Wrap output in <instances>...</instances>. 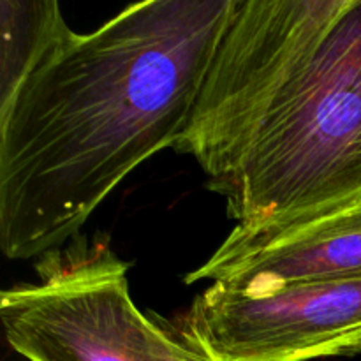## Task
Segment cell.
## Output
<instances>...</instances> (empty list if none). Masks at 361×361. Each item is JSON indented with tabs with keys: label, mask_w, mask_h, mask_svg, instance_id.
Instances as JSON below:
<instances>
[{
	"label": "cell",
	"mask_w": 361,
	"mask_h": 361,
	"mask_svg": "<svg viewBox=\"0 0 361 361\" xmlns=\"http://www.w3.org/2000/svg\"><path fill=\"white\" fill-rule=\"evenodd\" d=\"M240 0H137L71 32L0 108V249L44 256L175 147Z\"/></svg>",
	"instance_id": "obj_1"
},
{
	"label": "cell",
	"mask_w": 361,
	"mask_h": 361,
	"mask_svg": "<svg viewBox=\"0 0 361 361\" xmlns=\"http://www.w3.org/2000/svg\"><path fill=\"white\" fill-rule=\"evenodd\" d=\"M222 197L235 229L281 228L361 194V0L277 95Z\"/></svg>",
	"instance_id": "obj_2"
},
{
	"label": "cell",
	"mask_w": 361,
	"mask_h": 361,
	"mask_svg": "<svg viewBox=\"0 0 361 361\" xmlns=\"http://www.w3.org/2000/svg\"><path fill=\"white\" fill-rule=\"evenodd\" d=\"M355 0H240L175 150L196 159L212 190L238 168L277 95L309 66Z\"/></svg>",
	"instance_id": "obj_3"
},
{
	"label": "cell",
	"mask_w": 361,
	"mask_h": 361,
	"mask_svg": "<svg viewBox=\"0 0 361 361\" xmlns=\"http://www.w3.org/2000/svg\"><path fill=\"white\" fill-rule=\"evenodd\" d=\"M41 282L2 291L0 319L28 361H155L152 321L129 291V267L108 238L51 250Z\"/></svg>",
	"instance_id": "obj_4"
},
{
	"label": "cell",
	"mask_w": 361,
	"mask_h": 361,
	"mask_svg": "<svg viewBox=\"0 0 361 361\" xmlns=\"http://www.w3.org/2000/svg\"><path fill=\"white\" fill-rule=\"evenodd\" d=\"M183 326L221 361L361 355V277L309 279L264 293L212 282Z\"/></svg>",
	"instance_id": "obj_5"
},
{
	"label": "cell",
	"mask_w": 361,
	"mask_h": 361,
	"mask_svg": "<svg viewBox=\"0 0 361 361\" xmlns=\"http://www.w3.org/2000/svg\"><path fill=\"white\" fill-rule=\"evenodd\" d=\"M361 277V194L281 228H233L217 250L185 277L264 293L309 279Z\"/></svg>",
	"instance_id": "obj_6"
},
{
	"label": "cell",
	"mask_w": 361,
	"mask_h": 361,
	"mask_svg": "<svg viewBox=\"0 0 361 361\" xmlns=\"http://www.w3.org/2000/svg\"><path fill=\"white\" fill-rule=\"evenodd\" d=\"M71 32L60 0H0V108Z\"/></svg>",
	"instance_id": "obj_7"
},
{
	"label": "cell",
	"mask_w": 361,
	"mask_h": 361,
	"mask_svg": "<svg viewBox=\"0 0 361 361\" xmlns=\"http://www.w3.org/2000/svg\"><path fill=\"white\" fill-rule=\"evenodd\" d=\"M152 351L155 361H221L185 326L175 330L161 316L150 314Z\"/></svg>",
	"instance_id": "obj_8"
}]
</instances>
